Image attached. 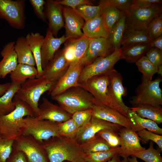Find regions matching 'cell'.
I'll return each instance as SVG.
<instances>
[{
	"label": "cell",
	"mask_w": 162,
	"mask_h": 162,
	"mask_svg": "<svg viewBox=\"0 0 162 162\" xmlns=\"http://www.w3.org/2000/svg\"><path fill=\"white\" fill-rule=\"evenodd\" d=\"M122 162H129L128 158H124L122 160Z\"/></svg>",
	"instance_id": "obj_59"
},
{
	"label": "cell",
	"mask_w": 162,
	"mask_h": 162,
	"mask_svg": "<svg viewBox=\"0 0 162 162\" xmlns=\"http://www.w3.org/2000/svg\"><path fill=\"white\" fill-rule=\"evenodd\" d=\"M122 127L92 116L89 122L79 130L74 137L80 145L94 138L100 131L105 129H112L118 132Z\"/></svg>",
	"instance_id": "obj_13"
},
{
	"label": "cell",
	"mask_w": 162,
	"mask_h": 162,
	"mask_svg": "<svg viewBox=\"0 0 162 162\" xmlns=\"http://www.w3.org/2000/svg\"><path fill=\"white\" fill-rule=\"evenodd\" d=\"M10 74L12 82L21 85L27 80L36 78L38 75V71L34 66L18 64L16 68Z\"/></svg>",
	"instance_id": "obj_30"
},
{
	"label": "cell",
	"mask_w": 162,
	"mask_h": 162,
	"mask_svg": "<svg viewBox=\"0 0 162 162\" xmlns=\"http://www.w3.org/2000/svg\"><path fill=\"white\" fill-rule=\"evenodd\" d=\"M80 162H87L84 159H83Z\"/></svg>",
	"instance_id": "obj_60"
},
{
	"label": "cell",
	"mask_w": 162,
	"mask_h": 162,
	"mask_svg": "<svg viewBox=\"0 0 162 162\" xmlns=\"http://www.w3.org/2000/svg\"><path fill=\"white\" fill-rule=\"evenodd\" d=\"M66 30L65 36L69 39H76L83 35L81 31L85 24L83 19L70 8L62 7Z\"/></svg>",
	"instance_id": "obj_19"
},
{
	"label": "cell",
	"mask_w": 162,
	"mask_h": 162,
	"mask_svg": "<svg viewBox=\"0 0 162 162\" xmlns=\"http://www.w3.org/2000/svg\"><path fill=\"white\" fill-rule=\"evenodd\" d=\"M115 50L108 38H90L87 50L79 63L84 67L99 57H106L111 54Z\"/></svg>",
	"instance_id": "obj_14"
},
{
	"label": "cell",
	"mask_w": 162,
	"mask_h": 162,
	"mask_svg": "<svg viewBox=\"0 0 162 162\" xmlns=\"http://www.w3.org/2000/svg\"><path fill=\"white\" fill-rule=\"evenodd\" d=\"M148 35L152 40L162 34V14L155 17L149 24L146 30Z\"/></svg>",
	"instance_id": "obj_42"
},
{
	"label": "cell",
	"mask_w": 162,
	"mask_h": 162,
	"mask_svg": "<svg viewBox=\"0 0 162 162\" xmlns=\"http://www.w3.org/2000/svg\"><path fill=\"white\" fill-rule=\"evenodd\" d=\"M25 1L0 0V17L13 27L20 29L25 26Z\"/></svg>",
	"instance_id": "obj_11"
},
{
	"label": "cell",
	"mask_w": 162,
	"mask_h": 162,
	"mask_svg": "<svg viewBox=\"0 0 162 162\" xmlns=\"http://www.w3.org/2000/svg\"><path fill=\"white\" fill-rule=\"evenodd\" d=\"M46 6L45 14L49 21L48 28L56 37L58 31L64 26L62 7L53 0L47 1Z\"/></svg>",
	"instance_id": "obj_22"
},
{
	"label": "cell",
	"mask_w": 162,
	"mask_h": 162,
	"mask_svg": "<svg viewBox=\"0 0 162 162\" xmlns=\"http://www.w3.org/2000/svg\"><path fill=\"white\" fill-rule=\"evenodd\" d=\"M103 139L111 147L120 146L121 141L117 132L111 129H105L98 132L96 135Z\"/></svg>",
	"instance_id": "obj_41"
},
{
	"label": "cell",
	"mask_w": 162,
	"mask_h": 162,
	"mask_svg": "<svg viewBox=\"0 0 162 162\" xmlns=\"http://www.w3.org/2000/svg\"><path fill=\"white\" fill-rule=\"evenodd\" d=\"M104 6L101 14L105 27L108 33L113 26L121 18L122 13L116 8L106 5L101 2Z\"/></svg>",
	"instance_id": "obj_34"
},
{
	"label": "cell",
	"mask_w": 162,
	"mask_h": 162,
	"mask_svg": "<svg viewBox=\"0 0 162 162\" xmlns=\"http://www.w3.org/2000/svg\"><path fill=\"white\" fill-rule=\"evenodd\" d=\"M92 116V109H90L75 112L72 115V118L80 128L88 123Z\"/></svg>",
	"instance_id": "obj_47"
},
{
	"label": "cell",
	"mask_w": 162,
	"mask_h": 162,
	"mask_svg": "<svg viewBox=\"0 0 162 162\" xmlns=\"http://www.w3.org/2000/svg\"><path fill=\"white\" fill-rule=\"evenodd\" d=\"M107 74L94 76L85 82L79 83V86L93 96L95 101V105L109 107Z\"/></svg>",
	"instance_id": "obj_12"
},
{
	"label": "cell",
	"mask_w": 162,
	"mask_h": 162,
	"mask_svg": "<svg viewBox=\"0 0 162 162\" xmlns=\"http://www.w3.org/2000/svg\"><path fill=\"white\" fill-rule=\"evenodd\" d=\"M84 66L79 63L70 64L65 74L56 83L49 94L51 97L73 87L79 86V77Z\"/></svg>",
	"instance_id": "obj_18"
},
{
	"label": "cell",
	"mask_w": 162,
	"mask_h": 162,
	"mask_svg": "<svg viewBox=\"0 0 162 162\" xmlns=\"http://www.w3.org/2000/svg\"><path fill=\"white\" fill-rule=\"evenodd\" d=\"M68 40L64 49V56L66 60L70 64L75 58V48L73 39H69Z\"/></svg>",
	"instance_id": "obj_50"
},
{
	"label": "cell",
	"mask_w": 162,
	"mask_h": 162,
	"mask_svg": "<svg viewBox=\"0 0 162 162\" xmlns=\"http://www.w3.org/2000/svg\"><path fill=\"white\" fill-rule=\"evenodd\" d=\"M70 65L64 57V49H62L55 53L43 69L42 76L55 84L66 72Z\"/></svg>",
	"instance_id": "obj_15"
},
{
	"label": "cell",
	"mask_w": 162,
	"mask_h": 162,
	"mask_svg": "<svg viewBox=\"0 0 162 162\" xmlns=\"http://www.w3.org/2000/svg\"><path fill=\"white\" fill-rule=\"evenodd\" d=\"M15 108L10 112L0 116V135L5 140H14L21 135L23 118L34 117L33 112L26 103L14 97Z\"/></svg>",
	"instance_id": "obj_2"
},
{
	"label": "cell",
	"mask_w": 162,
	"mask_h": 162,
	"mask_svg": "<svg viewBox=\"0 0 162 162\" xmlns=\"http://www.w3.org/2000/svg\"><path fill=\"white\" fill-rule=\"evenodd\" d=\"M69 38L63 35L59 38H55L48 28L42 46L41 55L43 69L53 58L61 45Z\"/></svg>",
	"instance_id": "obj_20"
},
{
	"label": "cell",
	"mask_w": 162,
	"mask_h": 162,
	"mask_svg": "<svg viewBox=\"0 0 162 162\" xmlns=\"http://www.w3.org/2000/svg\"><path fill=\"white\" fill-rule=\"evenodd\" d=\"M63 162H70L68 161H64Z\"/></svg>",
	"instance_id": "obj_61"
},
{
	"label": "cell",
	"mask_w": 162,
	"mask_h": 162,
	"mask_svg": "<svg viewBox=\"0 0 162 162\" xmlns=\"http://www.w3.org/2000/svg\"><path fill=\"white\" fill-rule=\"evenodd\" d=\"M39 106L37 118L41 120L61 123L72 118V115L67 112L59 106L53 104L47 98H43Z\"/></svg>",
	"instance_id": "obj_17"
},
{
	"label": "cell",
	"mask_w": 162,
	"mask_h": 162,
	"mask_svg": "<svg viewBox=\"0 0 162 162\" xmlns=\"http://www.w3.org/2000/svg\"><path fill=\"white\" fill-rule=\"evenodd\" d=\"M107 74L109 77V107L126 117L130 108L125 104L122 99L123 97L127 94V90L123 86L122 74L114 69Z\"/></svg>",
	"instance_id": "obj_7"
},
{
	"label": "cell",
	"mask_w": 162,
	"mask_h": 162,
	"mask_svg": "<svg viewBox=\"0 0 162 162\" xmlns=\"http://www.w3.org/2000/svg\"><path fill=\"white\" fill-rule=\"evenodd\" d=\"M149 44L150 48L155 47L162 51V35L152 40Z\"/></svg>",
	"instance_id": "obj_54"
},
{
	"label": "cell",
	"mask_w": 162,
	"mask_h": 162,
	"mask_svg": "<svg viewBox=\"0 0 162 162\" xmlns=\"http://www.w3.org/2000/svg\"><path fill=\"white\" fill-rule=\"evenodd\" d=\"M162 2L161 0H133L131 10L147 8L155 4H161Z\"/></svg>",
	"instance_id": "obj_52"
},
{
	"label": "cell",
	"mask_w": 162,
	"mask_h": 162,
	"mask_svg": "<svg viewBox=\"0 0 162 162\" xmlns=\"http://www.w3.org/2000/svg\"><path fill=\"white\" fill-rule=\"evenodd\" d=\"M56 2L61 5H62L69 7L74 10H75L77 6L80 5H93L92 1L89 0H63L56 1Z\"/></svg>",
	"instance_id": "obj_51"
},
{
	"label": "cell",
	"mask_w": 162,
	"mask_h": 162,
	"mask_svg": "<svg viewBox=\"0 0 162 162\" xmlns=\"http://www.w3.org/2000/svg\"><path fill=\"white\" fill-rule=\"evenodd\" d=\"M100 1L106 5L113 7L122 13L127 14L131 10L133 0H101Z\"/></svg>",
	"instance_id": "obj_44"
},
{
	"label": "cell",
	"mask_w": 162,
	"mask_h": 162,
	"mask_svg": "<svg viewBox=\"0 0 162 162\" xmlns=\"http://www.w3.org/2000/svg\"><path fill=\"white\" fill-rule=\"evenodd\" d=\"M162 81L160 77L150 80L142 76L141 82L136 90V95L131 98L130 103L134 106L139 104L162 105V91L160 87Z\"/></svg>",
	"instance_id": "obj_6"
},
{
	"label": "cell",
	"mask_w": 162,
	"mask_h": 162,
	"mask_svg": "<svg viewBox=\"0 0 162 162\" xmlns=\"http://www.w3.org/2000/svg\"><path fill=\"white\" fill-rule=\"evenodd\" d=\"M34 58L38 75L36 78L42 75L43 69L41 65V51L44 37L38 32L28 33L25 37Z\"/></svg>",
	"instance_id": "obj_25"
},
{
	"label": "cell",
	"mask_w": 162,
	"mask_h": 162,
	"mask_svg": "<svg viewBox=\"0 0 162 162\" xmlns=\"http://www.w3.org/2000/svg\"><path fill=\"white\" fill-rule=\"evenodd\" d=\"M145 56L153 64L158 67L162 65V51L155 47L150 48Z\"/></svg>",
	"instance_id": "obj_48"
},
{
	"label": "cell",
	"mask_w": 162,
	"mask_h": 162,
	"mask_svg": "<svg viewBox=\"0 0 162 162\" xmlns=\"http://www.w3.org/2000/svg\"><path fill=\"white\" fill-rule=\"evenodd\" d=\"M126 117L131 129L135 132L147 129L157 134H162V129L157 123L151 120L140 117L130 108L128 110Z\"/></svg>",
	"instance_id": "obj_24"
},
{
	"label": "cell",
	"mask_w": 162,
	"mask_h": 162,
	"mask_svg": "<svg viewBox=\"0 0 162 162\" xmlns=\"http://www.w3.org/2000/svg\"><path fill=\"white\" fill-rule=\"evenodd\" d=\"M14 141L5 140L0 135V162H6L10 156Z\"/></svg>",
	"instance_id": "obj_46"
},
{
	"label": "cell",
	"mask_w": 162,
	"mask_h": 162,
	"mask_svg": "<svg viewBox=\"0 0 162 162\" xmlns=\"http://www.w3.org/2000/svg\"><path fill=\"white\" fill-rule=\"evenodd\" d=\"M108 162H122V160L119 155H117L114 156Z\"/></svg>",
	"instance_id": "obj_56"
},
{
	"label": "cell",
	"mask_w": 162,
	"mask_h": 162,
	"mask_svg": "<svg viewBox=\"0 0 162 162\" xmlns=\"http://www.w3.org/2000/svg\"><path fill=\"white\" fill-rule=\"evenodd\" d=\"M96 136L92 140L80 145L81 150L84 154L108 151L114 148L111 147L101 137Z\"/></svg>",
	"instance_id": "obj_35"
},
{
	"label": "cell",
	"mask_w": 162,
	"mask_h": 162,
	"mask_svg": "<svg viewBox=\"0 0 162 162\" xmlns=\"http://www.w3.org/2000/svg\"><path fill=\"white\" fill-rule=\"evenodd\" d=\"M52 98L72 115L77 111L92 109L95 104L93 96L80 86L71 87Z\"/></svg>",
	"instance_id": "obj_3"
},
{
	"label": "cell",
	"mask_w": 162,
	"mask_h": 162,
	"mask_svg": "<svg viewBox=\"0 0 162 162\" xmlns=\"http://www.w3.org/2000/svg\"><path fill=\"white\" fill-rule=\"evenodd\" d=\"M152 40L148 37L146 30L125 29L122 41V50L141 44L149 43Z\"/></svg>",
	"instance_id": "obj_28"
},
{
	"label": "cell",
	"mask_w": 162,
	"mask_h": 162,
	"mask_svg": "<svg viewBox=\"0 0 162 162\" xmlns=\"http://www.w3.org/2000/svg\"><path fill=\"white\" fill-rule=\"evenodd\" d=\"M11 85L10 82L3 84L0 83V97L3 95L9 88Z\"/></svg>",
	"instance_id": "obj_55"
},
{
	"label": "cell",
	"mask_w": 162,
	"mask_h": 162,
	"mask_svg": "<svg viewBox=\"0 0 162 162\" xmlns=\"http://www.w3.org/2000/svg\"><path fill=\"white\" fill-rule=\"evenodd\" d=\"M161 4H156L150 7L131 10L126 14L125 29L146 30L153 19L162 14Z\"/></svg>",
	"instance_id": "obj_10"
},
{
	"label": "cell",
	"mask_w": 162,
	"mask_h": 162,
	"mask_svg": "<svg viewBox=\"0 0 162 162\" xmlns=\"http://www.w3.org/2000/svg\"><path fill=\"white\" fill-rule=\"evenodd\" d=\"M18 64L36 65L34 58L25 37H21L17 40L14 46Z\"/></svg>",
	"instance_id": "obj_27"
},
{
	"label": "cell",
	"mask_w": 162,
	"mask_h": 162,
	"mask_svg": "<svg viewBox=\"0 0 162 162\" xmlns=\"http://www.w3.org/2000/svg\"><path fill=\"white\" fill-rule=\"evenodd\" d=\"M129 162H139L137 159V158L135 157L131 156V157H128V158Z\"/></svg>",
	"instance_id": "obj_57"
},
{
	"label": "cell",
	"mask_w": 162,
	"mask_h": 162,
	"mask_svg": "<svg viewBox=\"0 0 162 162\" xmlns=\"http://www.w3.org/2000/svg\"><path fill=\"white\" fill-rule=\"evenodd\" d=\"M55 85L42 76L28 79L21 85L14 97L27 104L32 110L34 117H37L41 96L47 91L50 92Z\"/></svg>",
	"instance_id": "obj_4"
},
{
	"label": "cell",
	"mask_w": 162,
	"mask_h": 162,
	"mask_svg": "<svg viewBox=\"0 0 162 162\" xmlns=\"http://www.w3.org/2000/svg\"><path fill=\"white\" fill-rule=\"evenodd\" d=\"M120 146L106 151L89 154H84L83 159L87 162H108L115 156L119 155Z\"/></svg>",
	"instance_id": "obj_37"
},
{
	"label": "cell",
	"mask_w": 162,
	"mask_h": 162,
	"mask_svg": "<svg viewBox=\"0 0 162 162\" xmlns=\"http://www.w3.org/2000/svg\"><path fill=\"white\" fill-rule=\"evenodd\" d=\"M149 43L137 44L121 49V59H124L129 63H135L145 56L147 52L150 48Z\"/></svg>",
	"instance_id": "obj_32"
},
{
	"label": "cell",
	"mask_w": 162,
	"mask_h": 162,
	"mask_svg": "<svg viewBox=\"0 0 162 162\" xmlns=\"http://www.w3.org/2000/svg\"><path fill=\"white\" fill-rule=\"evenodd\" d=\"M59 123L27 116L22 121L21 135H31L40 142L60 136Z\"/></svg>",
	"instance_id": "obj_5"
},
{
	"label": "cell",
	"mask_w": 162,
	"mask_h": 162,
	"mask_svg": "<svg viewBox=\"0 0 162 162\" xmlns=\"http://www.w3.org/2000/svg\"><path fill=\"white\" fill-rule=\"evenodd\" d=\"M126 14L122 13L121 18L113 26L109 34L108 39L115 49L121 48L122 41L125 29Z\"/></svg>",
	"instance_id": "obj_33"
},
{
	"label": "cell",
	"mask_w": 162,
	"mask_h": 162,
	"mask_svg": "<svg viewBox=\"0 0 162 162\" xmlns=\"http://www.w3.org/2000/svg\"><path fill=\"white\" fill-rule=\"evenodd\" d=\"M6 162H28L24 154L21 151H12Z\"/></svg>",
	"instance_id": "obj_53"
},
{
	"label": "cell",
	"mask_w": 162,
	"mask_h": 162,
	"mask_svg": "<svg viewBox=\"0 0 162 162\" xmlns=\"http://www.w3.org/2000/svg\"><path fill=\"white\" fill-rule=\"evenodd\" d=\"M104 7L103 5L99 2L98 5L97 6L87 4L80 5L76 7L74 10L86 22L100 15Z\"/></svg>",
	"instance_id": "obj_36"
},
{
	"label": "cell",
	"mask_w": 162,
	"mask_h": 162,
	"mask_svg": "<svg viewBox=\"0 0 162 162\" xmlns=\"http://www.w3.org/2000/svg\"><path fill=\"white\" fill-rule=\"evenodd\" d=\"M58 128L60 136L74 137L79 128L71 118L64 122L59 123Z\"/></svg>",
	"instance_id": "obj_43"
},
{
	"label": "cell",
	"mask_w": 162,
	"mask_h": 162,
	"mask_svg": "<svg viewBox=\"0 0 162 162\" xmlns=\"http://www.w3.org/2000/svg\"><path fill=\"white\" fill-rule=\"evenodd\" d=\"M135 63L139 71L142 74V76L149 80H152L154 75L158 73V67L150 62L145 56Z\"/></svg>",
	"instance_id": "obj_39"
},
{
	"label": "cell",
	"mask_w": 162,
	"mask_h": 162,
	"mask_svg": "<svg viewBox=\"0 0 162 162\" xmlns=\"http://www.w3.org/2000/svg\"><path fill=\"white\" fill-rule=\"evenodd\" d=\"M140 139V141L147 143L151 140L156 144L159 148L162 151V136L157 134L146 129L139 131L137 133Z\"/></svg>",
	"instance_id": "obj_45"
},
{
	"label": "cell",
	"mask_w": 162,
	"mask_h": 162,
	"mask_svg": "<svg viewBox=\"0 0 162 162\" xmlns=\"http://www.w3.org/2000/svg\"><path fill=\"white\" fill-rule=\"evenodd\" d=\"M90 38L84 35L76 39H72L75 48V58L70 64H78L86 52Z\"/></svg>",
	"instance_id": "obj_40"
},
{
	"label": "cell",
	"mask_w": 162,
	"mask_h": 162,
	"mask_svg": "<svg viewBox=\"0 0 162 162\" xmlns=\"http://www.w3.org/2000/svg\"><path fill=\"white\" fill-rule=\"evenodd\" d=\"M121 49H115L111 54L106 57H99L91 64L84 66L79 77L78 83L94 76L107 74L114 69V65L121 59Z\"/></svg>",
	"instance_id": "obj_8"
},
{
	"label": "cell",
	"mask_w": 162,
	"mask_h": 162,
	"mask_svg": "<svg viewBox=\"0 0 162 162\" xmlns=\"http://www.w3.org/2000/svg\"><path fill=\"white\" fill-rule=\"evenodd\" d=\"M37 16L42 20L46 21V17L43 11L45 2L43 0H29Z\"/></svg>",
	"instance_id": "obj_49"
},
{
	"label": "cell",
	"mask_w": 162,
	"mask_h": 162,
	"mask_svg": "<svg viewBox=\"0 0 162 162\" xmlns=\"http://www.w3.org/2000/svg\"><path fill=\"white\" fill-rule=\"evenodd\" d=\"M159 148L157 149L154 147L153 142L151 141L147 149L134 154L131 156L139 158L145 162H162V158Z\"/></svg>",
	"instance_id": "obj_38"
},
{
	"label": "cell",
	"mask_w": 162,
	"mask_h": 162,
	"mask_svg": "<svg viewBox=\"0 0 162 162\" xmlns=\"http://www.w3.org/2000/svg\"><path fill=\"white\" fill-rule=\"evenodd\" d=\"M15 42L8 43L1 52L3 58L0 62V78H4L16 68L18 63L16 54L14 50Z\"/></svg>",
	"instance_id": "obj_23"
},
{
	"label": "cell",
	"mask_w": 162,
	"mask_h": 162,
	"mask_svg": "<svg viewBox=\"0 0 162 162\" xmlns=\"http://www.w3.org/2000/svg\"><path fill=\"white\" fill-rule=\"evenodd\" d=\"M49 162H80L84 154L80 145L73 137L62 136L43 141Z\"/></svg>",
	"instance_id": "obj_1"
},
{
	"label": "cell",
	"mask_w": 162,
	"mask_h": 162,
	"mask_svg": "<svg viewBox=\"0 0 162 162\" xmlns=\"http://www.w3.org/2000/svg\"><path fill=\"white\" fill-rule=\"evenodd\" d=\"M130 108L142 118L151 120L158 124L162 123V108L160 106L139 104Z\"/></svg>",
	"instance_id": "obj_29"
},
{
	"label": "cell",
	"mask_w": 162,
	"mask_h": 162,
	"mask_svg": "<svg viewBox=\"0 0 162 162\" xmlns=\"http://www.w3.org/2000/svg\"><path fill=\"white\" fill-rule=\"evenodd\" d=\"M82 30L83 35L89 38H108L109 33L101 15L85 22Z\"/></svg>",
	"instance_id": "obj_26"
},
{
	"label": "cell",
	"mask_w": 162,
	"mask_h": 162,
	"mask_svg": "<svg viewBox=\"0 0 162 162\" xmlns=\"http://www.w3.org/2000/svg\"><path fill=\"white\" fill-rule=\"evenodd\" d=\"M121 141L119 155L128 158L146 149L140 143V139L137 133L130 129L122 127L118 132Z\"/></svg>",
	"instance_id": "obj_16"
},
{
	"label": "cell",
	"mask_w": 162,
	"mask_h": 162,
	"mask_svg": "<svg viewBox=\"0 0 162 162\" xmlns=\"http://www.w3.org/2000/svg\"><path fill=\"white\" fill-rule=\"evenodd\" d=\"M92 115L103 120L131 129L127 117L113 109L94 105L92 109Z\"/></svg>",
	"instance_id": "obj_21"
},
{
	"label": "cell",
	"mask_w": 162,
	"mask_h": 162,
	"mask_svg": "<svg viewBox=\"0 0 162 162\" xmlns=\"http://www.w3.org/2000/svg\"><path fill=\"white\" fill-rule=\"evenodd\" d=\"M158 74L162 76V65L158 67Z\"/></svg>",
	"instance_id": "obj_58"
},
{
	"label": "cell",
	"mask_w": 162,
	"mask_h": 162,
	"mask_svg": "<svg viewBox=\"0 0 162 162\" xmlns=\"http://www.w3.org/2000/svg\"><path fill=\"white\" fill-rule=\"evenodd\" d=\"M12 151L23 152L28 162H49L42 142L31 135L18 137L14 141Z\"/></svg>",
	"instance_id": "obj_9"
},
{
	"label": "cell",
	"mask_w": 162,
	"mask_h": 162,
	"mask_svg": "<svg viewBox=\"0 0 162 162\" xmlns=\"http://www.w3.org/2000/svg\"><path fill=\"white\" fill-rule=\"evenodd\" d=\"M21 86L11 82L9 88L0 97V116L6 115L14 110L15 104L13 98Z\"/></svg>",
	"instance_id": "obj_31"
}]
</instances>
